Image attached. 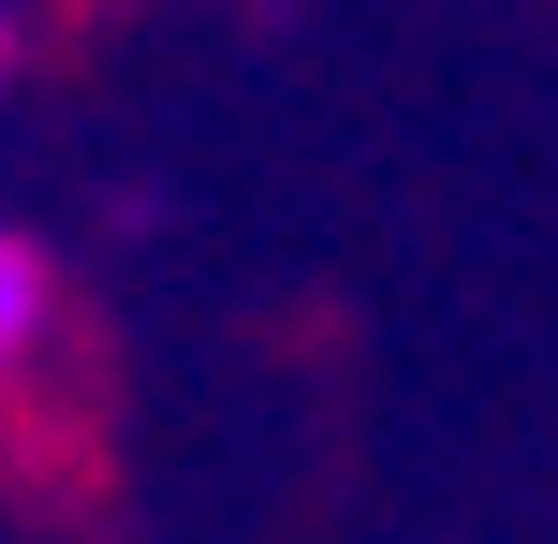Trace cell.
<instances>
[{"instance_id": "6da1fadb", "label": "cell", "mask_w": 558, "mask_h": 544, "mask_svg": "<svg viewBox=\"0 0 558 544\" xmlns=\"http://www.w3.org/2000/svg\"><path fill=\"white\" fill-rule=\"evenodd\" d=\"M29 310H45V280H29V251L0 235V368H15V339H29Z\"/></svg>"}]
</instances>
